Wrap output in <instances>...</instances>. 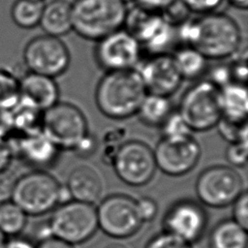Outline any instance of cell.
<instances>
[{
    "label": "cell",
    "instance_id": "e575fe53",
    "mask_svg": "<svg viewBox=\"0 0 248 248\" xmlns=\"http://www.w3.org/2000/svg\"><path fill=\"white\" fill-rule=\"evenodd\" d=\"M208 80L218 88H222L225 85L232 82L231 66L220 64L213 67L209 72Z\"/></svg>",
    "mask_w": 248,
    "mask_h": 248
},
{
    "label": "cell",
    "instance_id": "f6af8a7d",
    "mask_svg": "<svg viewBox=\"0 0 248 248\" xmlns=\"http://www.w3.org/2000/svg\"><path fill=\"white\" fill-rule=\"evenodd\" d=\"M7 239H8V238L6 237V235L0 231V248H4Z\"/></svg>",
    "mask_w": 248,
    "mask_h": 248
},
{
    "label": "cell",
    "instance_id": "f1b7e54d",
    "mask_svg": "<svg viewBox=\"0 0 248 248\" xmlns=\"http://www.w3.org/2000/svg\"><path fill=\"white\" fill-rule=\"evenodd\" d=\"M216 127L220 136L229 143L247 140V122H235L221 117Z\"/></svg>",
    "mask_w": 248,
    "mask_h": 248
},
{
    "label": "cell",
    "instance_id": "30bf717a",
    "mask_svg": "<svg viewBox=\"0 0 248 248\" xmlns=\"http://www.w3.org/2000/svg\"><path fill=\"white\" fill-rule=\"evenodd\" d=\"M242 192L241 176L228 166L209 167L200 173L196 181V193L199 200L211 207L232 204Z\"/></svg>",
    "mask_w": 248,
    "mask_h": 248
},
{
    "label": "cell",
    "instance_id": "e0dca14e",
    "mask_svg": "<svg viewBox=\"0 0 248 248\" xmlns=\"http://www.w3.org/2000/svg\"><path fill=\"white\" fill-rule=\"evenodd\" d=\"M15 158L34 170H44L54 165L59 148L42 132L25 135L10 143Z\"/></svg>",
    "mask_w": 248,
    "mask_h": 248
},
{
    "label": "cell",
    "instance_id": "9c48e42d",
    "mask_svg": "<svg viewBox=\"0 0 248 248\" xmlns=\"http://www.w3.org/2000/svg\"><path fill=\"white\" fill-rule=\"evenodd\" d=\"M24 65L29 72L55 78L69 67L71 55L61 38L43 34L30 39L22 51Z\"/></svg>",
    "mask_w": 248,
    "mask_h": 248
},
{
    "label": "cell",
    "instance_id": "ab89813d",
    "mask_svg": "<svg viewBox=\"0 0 248 248\" xmlns=\"http://www.w3.org/2000/svg\"><path fill=\"white\" fill-rule=\"evenodd\" d=\"M232 81L243 84L247 78V66L245 59H237L233 64L231 65Z\"/></svg>",
    "mask_w": 248,
    "mask_h": 248
},
{
    "label": "cell",
    "instance_id": "f35d334b",
    "mask_svg": "<svg viewBox=\"0 0 248 248\" xmlns=\"http://www.w3.org/2000/svg\"><path fill=\"white\" fill-rule=\"evenodd\" d=\"M137 6L141 7L145 10L162 13L175 0H134Z\"/></svg>",
    "mask_w": 248,
    "mask_h": 248
},
{
    "label": "cell",
    "instance_id": "5b68a950",
    "mask_svg": "<svg viewBox=\"0 0 248 248\" xmlns=\"http://www.w3.org/2000/svg\"><path fill=\"white\" fill-rule=\"evenodd\" d=\"M46 224L51 236L72 245L79 244L88 240L98 229L96 207L72 200L56 206Z\"/></svg>",
    "mask_w": 248,
    "mask_h": 248
},
{
    "label": "cell",
    "instance_id": "9a60e30c",
    "mask_svg": "<svg viewBox=\"0 0 248 248\" xmlns=\"http://www.w3.org/2000/svg\"><path fill=\"white\" fill-rule=\"evenodd\" d=\"M163 224L166 232L192 244L202 236L207 224V216L197 202L191 200H181L168 209Z\"/></svg>",
    "mask_w": 248,
    "mask_h": 248
},
{
    "label": "cell",
    "instance_id": "7dc6e473",
    "mask_svg": "<svg viewBox=\"0 0 248 248\" xmlns=\"http://www.w3.org/2000/svg\"><path fill=\"white\" fill-rule=\"evenodd\" d=\"M121 1H123L124 3H126V4H128L129 2H131V1H134V0H121Z\"/></svg>",
    "mask_w": 248,
    "mask_h": 248
},
{
    "label": "cell",
    "instance_id": "d6986e66",
    "mask_svg": "<svg viewBox=\"0 0 248 248\" xmlns=\"http://www.w3.org/2000/svg\"><path fill=\"white\" fill-rule=\"evenodd\" d=\"M72 200L94 204L101 197L103 182L98 171L87 165L76 167L66 184Z\"/></svg>",
    "mask_w": 248,
    "mask_h": 248
},
{
    "label": "cell",
    "instance_id": "1f68e13d",
    "mask_svg": "<svg viewBox=\"0 0 248 248\" xmlns=\"http://www.w3.org/2000/svg\"><path fill=\"white\" fill-rule=\"evenodd\" d=\"M226 158L233 167H243L247 162V140L230 143L226 150Z\"/></svg>",
    "mask_w": 248,
    "mask_h": 248
},
{
    "label": "cell",
    "instance_id": "8fae6325",
    "mask_svg": "<svg viewBox=\"0 0 248 248\" xmlns=\"http://www.w3.org/2000/svg\"><path fill=\"white\" fill-rule=\"evenodd\" d=\"M96 213L98 228L114 238L132 236L142 224L136 200L123 194L105 198L96 207Z\"/></svg>",
    "mask_w": 248,
    "mask_h": 248
},
{
    "label": "cell",
    "instance_id": "7402d4cb",
    "mask_svg": "<svg viewBox=\"0 0 248 248\" xmlns=\"http://www.w3.org/2000/svg\"><path fill=\"white\" fill-rule=\"evenodd\" d=\"M247 230L233 219L220 221L211 230L210 248H247Z\"/></svg>",
    "mask_w": 248,
    "mask_h": 248
},
{
    "label": "cell",
    "instance_id": "ba28073f",
    "mask_svg": "<svg viewBox=\"0 0 248 248\" xmlns=\"http://www.w3.org/2000/svg\"><path fill=\"white\" fill-rule=\"evenodd\" d=\"M128 9L124 27L149 51L165 53L176 36V27L168 22L161 13L145 10L141 7Z\"/></svg>",
    "mask_w": 248,
    "mask_h": 248
},
{
    "label": "cell",
    "instance_id": "7bdbcfd3",
    "mask_svg": "<svg viewBox=\"0 0 248 248\" xmlns=\"http://www.w3.org/2000/svg\"><path fill=\"white\" fill-rule=\"evenodd\" d=\"M4 248H36V245L27 238L14 236L7 239Z\"/></svg>",
    "mask_w": 248,
    "mask_h": 248
},
{
    "label": "cell",
    "instance_id": "4316f807",
    "mask_svg": "<svg viewBox=\"0 0 248 248\" xmlns=\"http://www.w3.org/2000/svg\"><path fill=\"white\" fill-rule=\"evenodd\" d=\"M19 101V78L8 69L0 68V111L13 108Z\"/></svg>",
    "mask_w": 248,
    "mask_h": 248
},
{
    "label": "cell",
    "instance_id": "60d3db41",
    "mask_svg": "<svg viewBox=\"0 0 248 248\" xmlns=\"http://www.w3.org/2000/svg\"><path fill=\"white\" fill-rule=\"evenodd\" d=\"M97 145V141L94 137H92L90 134H88L81 141L80 143L76 147L74 151H76L78 154L81 156H87L94 152Z\"/></svg>",
    "mask_w": 248,
    "mask_h": 248
},
{
    "label": "cell",
    "instance_id": "83f0119b",
    "mask_svg": "<svg viewBox=\"0 0 248 248\" xmlns=\"http://www.w3.org/2000/svg\"><path fill=\"white\" fill-rule=\"evenodd\" d=\"M162 128L163 138L166 139H181L192 136V130L180 116L178 111H171L164 123Z\"/></svg>",
    "mask_w": 248,
    "mask_h": 248
},
{
    "label": "cell",
    "instance_id": "f546056e",
    "mask_svg": "<svg viewBox=\"0 0 248 248\" xmlns=\"http://www.w3.org/2000/svg\"><path fill=\"white\" fill-rule=\"evenodd\" d=\"M125 130L122 128H113L108 130L104 136V146L102 157L106 164L111 166L114 156L121 146V144L125 141Z\"/></svg>",
    "mask_w": 248,
    "mask_h": 248
},
{
    "label": "cell",
    "instance_id": "c3c4849f",
    "mask_svg": "<svg viewBox=\"0 0 248 248\" xmlns=\"http://www.w3.org/2000/svg\"><path fill=\"white\" fill-rule=\"evenodd\" d=\"M40 1H45V0H40Z\"/></svg>",
    "mask_w": 248,
    "mask_h": 248
},
{
    "label": "cell",
    "instance_id": "8d00e7d4",
    "mask_svg": "<svg viewBox=\"0 0 248 248\" xmlns=\"http://www.w3.org/2000/svg\"><path fill=\"white\" fill-rule=\"evenodd\" d=\"M16 177H14L10 170L0 173V202L10 201L13 186Z\"/></svg>",
    "mask_w": 248,
    "mask_h": 248
},
{
    "label": "cell",
    "instance_id": "ffe728a7",
    "mask_svg": "<svg viewBox=\"0 0 248 248\" xmlns=\"http://www.w3.org/2000/svg\"><path fill=\"white\" fill-rule=\"evenodd\" d=\"M39 26L45 34L58 38L73 31L72 2L69 0L45 2Z\"/></svg>",
    "mask_w": 248,
    "mask_h": 248
},
{
    "label": "cell",
    "instance_id": "cb8c5ba5",
    "mask_svg": "<svg viewBox=\"0 0 248 248\" xmlns=\"http://www.w3.org/2000/svg\"><path fill=\"white\" fill-rule=\"evenodd\" d=\"M172 57L182 79L198 78L207 67V59L198 49L190 46H184L177 49Z\"/></svg>",
    "mask_w": 248,
    "mask_h": 248
},
{
    "label": "cell",
    "instance_id": "44dd1931",
    "mask_svg": "<svg viewBox=\"0 0 248 248\" xmlns=\"http://www.w3.org/2000/svg\"><path fill=\"white\" fill-rule=\"evenodd\" d=\"M219 99L222 117L235 122H246L248 94L244 84L232 81L225 85L220 88Z\"/></svg>",
    "mask_w": 248,
    "mask_h": 248
},
{
    "label": "cell",
    "instance_id": "7c38bea8",
    "mask_svg": "<svg viewBox=\"0 0 248 248\" xmlns=\"http://www.w3.org/2000/svg\"><path fill=\"white\" fill-rule=\"evenodd\" d=\"M111 166L119 179L131 186L147 184L157 169L153 150L140 140L124 141Z\"/></svg>",
    "mask_w": 248,
    "mask_h": 248
},
{
    "label": "cell",
    "instance_id": "bcb514c9",
    "mask_svg": "<svg viewBox=\"0 0 248 248\" xmlns=\"http://www.w3.org/2000/svg\"><path fill=\"white\" fill-rule=\"evenodd\" d=\"M106 248H126V247L121 245V244H111V245L107 246Z\"/></svg>",
    "mask_w": 248,
    "mask_h": 248
},
{
    "label": "cell",
    "instance_id": "ee69618b",
    "mask_svg": "<svg viewBox=\"0 0 248 248\" xmlns=\"http://www.w3.org/2000/svg\"><path fill=\"white\" fill-rule=\"evenodd\" d=\"M236 9L245 11L248 8V0H225Z\"/></svg>",
    "mask_w": 248,
    "mask_h": 248
},
{
    "label": "cell",
    "instance_id": "4fadbf2b",
    "mask_svg": "<svg viewBox=\"0 0 248 248\" xmlns=\"http://www.w3.org/2000/svg\"><path fill=\"white\" fill-rule=\"evenodd\" d=\"M141 48L140 42L121 28L96 42L94 57L107 72L134 69L140 61Z\"/></svg>",
    "mask_w": 248,
    "mask_h": 248
},
{
    "label": "cell",
    "instance_id": "8992f818",
    "mask_svg": "<svg viewBox=\"0 0 248 248\" xmlns=\"http://www.w3.org/2000/svg\"><path fill=\"white\" fill-rule=\"evenodd\" d=\"M219 95L220 88L208 79L195 83L183 94L177 111L192 131L216 127L222 117Z\"/></svg>",
    "mask_w": 248,
    "mask_h": 248
},
{
    "label": "cell",
    "instance_id": "2e32d148",
    "mask_svg": "<svg viewBox=\"0 0 248 248\" xmlns=\"http://www.w3.org/2000/svg\"><path fill=\"white\" fill-rule=\"evenodd\" d=\"M147 93L170 96L179 87L182 78L172 55L156 53L137 69Z\"/></svg>",
    "mask_w": 248,
    "mask_h": 248
},
{
    "label": "cell",
    "instance_id": "836d02e7",
    "mask_svg": "<svg viewBox=\"0 0 248 248\" xmlns=\"http://www.w3.org/2000/svg\"><path fill=\"white\" fill-rule=\"evenodd\" d=\"M232 218L237 224L247 230L248 228V195L243 191L232 202Z\"/></svg>",
    "mask_w": 248,
    "mask_h": 248
},
{
    "label": "cell",
    "instance_id": "4dcf8cb0",
    "mask_svg": "<svg viewBox=\"0 0 248 248\" xmlns=\"http://www.w3.org/2000/svg\"><path fill=\"white\" fill-rule=\"evenodd\" d=\"M145 248H192V245L180 237L164 231L154 235Z\"/></svg>",
    "mask_w": 248,
    "mask_h": 248
},
{
    "label": "cell",
    "instance_id": "5bb4252c",
    "mask_svg": "<svg viewBox=\"0 0 248 248\" xmlns=\"http://www.w3.org/2000/svg\"><path fill=\"white\" fill-rule=\"evenodd\" d=\"M201 152L200 144L192 136L181 139L162 138L153 150L156 167L171 176L183 175L192 170Z\"/></svg>",
    "mask_w": 248,
    "mask_h": 248
},
{
    "label": "cell",
    "instance_id": "74e56055",
    "mask_svg": "<svg viewBox=\"0 0 248 248\" xmlns=\"http://www.w3.org/2000/svg\"><path fill=\"white\" fill-rule=\"evenodd\" d=\"M14 159L15 155L10 142L0 138V173L10 170Z\"/></svg>",
    "mask_w": 248,
    "mask_h": 248
},
{
    "label": "cell",
    "instance_id": "d6a6232c",
    "mask_svg": "<svg viewBox=\"0 0 248 248\" xmlns=\"http://www.w3.org/2000/svg\"><path fill=\"white\" fill-rule=\"evenodd\" d=\"M190 13L203 15L216 12L225 0H180Z\"/></svg>",
    "mask_w": 248,
    "mask_h": 248
},
{
    "label": "cell",
    "instance_id": "3957f363",
    "mask_svg": "<svg viewBox=\"0 0 248 248\" xmlns=\"http://www.w3.org/2000/svg\"><path fill=\"white\" fill-rule=\"evenodd\" d=\"M128 6L121 0H74L73 31L95 41L124 27Z\"/></svg>",
    "mask_w": 248,
    "mask_h": 248
},
{
    "label": "cell",
    "instance_id": "277c9868",
    "mask_svg": "<svg viewBox=\"0 0 248 248\" xmlns=\"http://www.w3.org/2000/svg\"><path fill=\"white\" fill-rule=\"evenodd\" d=\"M59 182L44 170H33L16 178L11 201L27 216H40L59 204Z\"/></svg>",
    "mask_w": 248,
    "mask_h": 248
},
{
    "label": "cell",
    "instance_id": "6da1fadb",
    "mask_svg": "<svg viewBox=\"0 0 248 248\" xmlns=\"http://www.w3.org/2000/svg\"><path fill=\"white\" fill-rule=\"evenodd\" d=\"M176 36L206 59L232 57L239 51L242 43L241 28L236 20L218 11L187 18L176 26Z\"/></svg>",
    "mask_w": 248,
    "mask_h": 248
},
{
    "label": "cell",
    "instance_id": "ac0fdd59",
    "mask_svg": "<svg viewBox=\"0 0 248 248\" xmlns=\"http://www.w3.org/2000/svg\"><path fill=\"white\" fill-rule=\"evenodd\" d=\"M20 101L45 111L58 102L59 90L53 78L28 72L19 78Z\"/></svg>",
    "mask_w": 248,
    "mask_h": 248
},
{
    "label": "cell",
    "instance_id": "603a6c76",
    "mask_svg": "<svg viewBox=\"0 0 248 248\" xmlns=\"http://www.w3.org/2000/svg\"><path fill=\"white\" fill-rule=\"evenodd\" d=\"M171 111V103L169 97L147 93L137 113L144 124L161 126Z\"/></svg>",
    "mask_w": 248,
    "mask_h": 248
},
{
    "label": "cell",
    "instance_id": "d4e9b609",
    "mask_svg": "<svg viewBox=\"0 0 248 248\" xmlns=\"http://www.w3.org/2000/svg\"><path fill=\"white\" fill-rule=\"evenodd\" d=\"M44 3L40 0H16L11 8L13 22L22 29L39 26Z\"/></svg>",
    "mask_w": 248,
    "mask_h": 248
},
{
    "label": "cell",
    "instance_id": "52a82bcc",
    "mask_svg": "<svg viewBox=\"0 0 248 248\" xmlns=\"http://www.w3.org/2000/svg\"><path fill=\"white\" fill-rule=\"evenodd\" d=\"M42 132L59 149L73 151L89 134L81 110L72 104L59 102L43 112Z\"/></svg>",
    "mask_w": 248,
    "mask_h": 248
},
{
    "label": "cell",
    "instance_id": "7a4b0ae2",
    "mask_svg": "<svg viewBox=\"0 0 248 248\" xmlns=\"http://www.w3.org/2000/svg\"><path fill=\"white\" fill-rule=\"evenodd\" d=\"M147 94L137 69L107 72L98 82L95 101L100 111L112 119L137 113Z\"/></svg>",
    "mask_w": 248,
    "mask_h": 248
},
{
    "label": "cell",
    "instance_id": "d590c367",
    "mask_svg": "<svg viewBox=\"0 0 248 248\" xmlns=\"http://www.w3.org/2000/svg\"><path fill=\"white\" fill-rule=\"evenodd\" d=\"M139 216L141 222H149L154 219L157 214V204L155 201L148 197H142L136 201Z\"/></svg>",
    "mask_w": 248,
    "mask_h": 248
},
{
    "label": "cell",
    "instance_id": "484cf974",
    "mask_svg": "<svg viewBox=\"0 0 248 248\" xmlns=\"http://www.w3.org/2000/svg\"><path fill=\"white\" fill-rule=\"evenodd\" d=\"M26 213L11 200L0 202V231L6 237L18 236L27 226Z\"/></svg>",
    "mask_w": 248,
    "mask_h": 248
},
{
    "label": "cell",
    "instance_id": "b9f144b4",
    "mask_svg": "<svg viewBox=\"0 0 248 248\" xmlns=\"http://www.w3.org/2000/svg\"><path fill=\"white\" fill-rule=\"evenodd\" d=\"M36 248H74V246L55 236H47L41 239Z\"/></svg>",
    "mask_w": 248,
    "mask_h": 248
}]
</instances>
